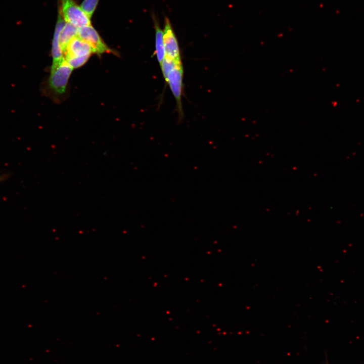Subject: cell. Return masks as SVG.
<instances>
[{"mask_svg":"<svg viewBox=\"0 0 364 364\" xmlns=\"http://www.w3.org/2000/svg\"><path fill=\"white\" fill-rule=\"evenodd\" d=\"M78 28L72 24L66 22L62 28L59 37V42L63 53L65 51L69 42L77 35Z\"/></svg>","mask_w":364,"mask_h":364,"instance_id":"cell-9","label":"cell"},{"mask_svg":"<svg viewBox=\"0 0 364 364\" xmlns=\"http://www.w3.org/2000/svg\"><path fill=\"white\" fill-rule=\"evenodd\" d=\"M64 24L65 20L61 14V15L58 16L53 39L52 48L53 57L52 64L57 63L64 58L59 42V34Z\"/></svg>","mask_w":364,"mask_h":364,"instance_id":"cell-7","label":"cell"},{"mask_svg":"<svg viewBox=\"0 0 364 364\" xmlns=\"http://www.w3.org/2000/svg\"><path fill=\"white\" fill-rule=\"evenodd\" d=\"M176 64H177L173 61L165 57L164 58L160 67L163 77L166 82L167 81V78L170 72L174 68Z\"/></svg>","mask_w":364,"mask_h":364,"instance_id":"cell-10","label":"cell"},{"mask_svg":"<svg viewBox=\"0 0 364 364\" xmlns=\"http://www.w3.org/2000/svg\"><path fill=\"white\" fill-rule=\"evenodd\" d=\"M77 36L90 46L94 53L99 55L105 53L117 55L116 52L105 43L98 32L91 25L78 28Z\"/></svg>","mask_w":364,"mask_h":364,"instance_id":"cell-4","label":"cell"},{"mask_svg":"<svg viewBox=\"0 0 364 364\" xmlns=\"http://www.w3.org/2000/svg\"><path fill=\"white\" fill-rule=\"evenodd\" d=\"M9 177V175L7 173H3L0 175V183L6 180Z\"/></svg>","mask_w":364,"mask_h":364,"instance_id":"cell-13","label":"cell"},{"mask_svg":"<svg viewBox=\"0 0 364 364\" xmlns=\"http://www.w3.org/2000/svg\"><path fill=\"white\" fill-rule=\"evenodd\" d=\"M90 56L88 55L82 57H68L64 59L73 69H75L83 65L87 61Z\"/></svg>","mask_w":364,"mask_h":364,"instance_id":"cell-11","label":"cell"},{"mask_svg":"<svg viewBox=\"0 0 364 364\" xmlns=\"http://www.w3.org/2000/svg\"><path fill=\"white\" fill-rule=\"evenodd\" d=\"M163 33L165 57L176 64L182 63L177 39L170 21L167 17L164 18Z\"/></svg>","mask_w":364,"mask_h":364,"instance_id":"cell-3","label":"cell"},{"mask_svg":"<svg viewBox=\"0 0 364 364\" xmlns=\"http://www.w3.org/2000/svg\"><path fill=\"white\" fill-rule=\"evenodd\" d=\"M183 77L182 63L177 64L170 72L166 81L176 101L179 118H181L183 115L181 103Z\"/></svg>","mask_w":364,"mask_h":364,"instance_id":"cell-5","label":"cell"},{"mask_svg":"<svg viewBox=\"0 0 364 364\" xmlns=\"http://www.w3.org/2000/svg\"><path fill=\"white\" fill-rule=\"evenodd\" d=\"M152 17L155 32V53L160 66L165 56L163 30L160 27L157 17L153 12L152 13Z\"/></svg>","mask_w":364,"mask_h":364,"instance_id":"cell-8","label":"cell"},{"mask_svg":"<svg viewBox=\"0 0 364 364\" xmlns=\"http://www.w3.org/2000/svg\"><path fill=\"white\" fill-rule=\"evenodd\" d=\"M73 69L64 58L57 63L52 64L49 85L53 92L59 95L65 92Z\"/></svg>","mask_w":364,"mask_h":364,"instance_id":"cell-1","label":"cell"},{"mask_svg":"<svg viewBox=\"0 0 364 364\" xmlns=\"http://www.w3.org/2000/svg\"><path fill=\"white\" fill-rule=\"evenodd\" d=\"M92 53H94L90 46L77 35L69 42L63 56L66 58L90 56Z\"/></svg>","mask_w":364,"mask_h":364,"instance_id":"cell-6","label":"cell"},{"mask_svg":"<svg viewBox=\"0 0 364 364\" xmlns=\"http://www.w3.org/2000/svg\"><path fill=\"white\" fill-rule=\"evenodd\" d=\"M99 0H84L81 4V8L90 18L94 12Z\"/></svg>","mask_w":364,"mask_h":364,"instance_id":"cell-12","label":"cell"},{"mask_svg":"<svg viewBox=\"0 0 364 364\" xmlns=\"http://www.w3.org/2000/svg\"><path fill=\"white\" fill-rule=\"evenodd\" d=\"M61 10L65 21L77 28L91 25L90 18L73 0H62Z\"/></svg>","mask_w":364,"mask_h":364,"instance_id":"cell-2","label":"cell"}]
</instances>
